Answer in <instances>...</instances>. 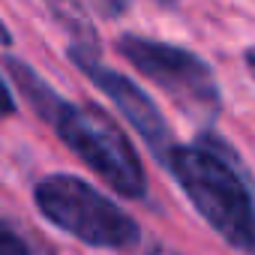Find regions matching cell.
Listing matches in <instances>:
<instances>
[{"label": "cell", "instance_id": "cell-8", "mask_svg": "<svg viewBox=\"0 0 255 255\" xmlns=\"http://www.w3.org/2000/svg\"><path fill=\"white\" fill-rule=\"evenodd\" d=\"M246 66H249V72L255 75V48H249V51H246Z\"/></svg>", "mask_w": 255, "mask_h": 255}, {"label": "cell", "instance_id": "cell-9", "mask_svg": "<svg viewBox=\"0 0 255 255\" xmlns=\"http://www.w3.org/2000/svg\"><path fill=\"white\" fill-rule=\"evenodd\" d=\"M9 42V30H6V24L0 21V45H6Z\"/></svg>", "mask_w": 255, "mask_h": 255}, {"label": "cell", "instance_id": "cell-6", "mask_svg": "<svg viewBox=\"0 0 255 255\" xmlns=\"http://www.w3.org/2000/svg\"><path fill=\"white\" fill-rule=\"evenodd\" d=\"M0 255H33L21 234H15L6 222H0Z\"/></svg>", "mask_w": 255, "mask_h": 255}, {"label": "cell", "instance_id": "cell-4", "mask_svg": "<svg viewBox=\"0 0 255 255\" xmlns=\"http://www.w3.org/2000/svg\"><path fill=\"white\" fill-rule=\"evenodd\" d=\"M117 51L129 60L144 78H150L156 87H162L183 111H189L198 120H213L222 108L219 84L210 72V66L180 48L147 36H123L117 42Z\"/></svg>", "mask_w": 255, "mask_h": 255}, {"label": "cell", "instance_id": "cell-3", "mask_svg": "<svg viewBox=\"0 0 255 255\" xmlns=\"http://www.w3.org/2000/svg\"><path fill=\"white\" fill-rule=\"evenodd\" d=\"M33 201L54 228L96 249H126L141 237L135 219L123 207L72 174L42 177L33 189Z\"/></svg>", "mask_w": 255, "mask_h": 255}, {"label": "cell", "instance_id": "cell-1", "mask_svg": "<svg viewBox=\"0 0 255 255\" xmlns=\"http://www.w3.org/2000/svg\"><path fill=\"white\" fill-rule=\"evenodd\" d=\"M201 219L234 249H255V180L234 150L204 132L198 144H174L162 159Z\"/></svg>", "mask_w": 255, "mask_h": 255}, {"label": "cell", "instance_id": "cell-7", "mask_svg": "<svg viewBox=\"0 0 255 255\" xmlns=\"http://www.w3.org/2000/svg\"><path fill=\"white\" fill-rule=\"evenodd\" d=\"M15 111V99H12V90H9V84L3 81V75H0V120L3 117H9Z\"/></svg>", "mask_w": 255, "mask_h": 255}, {"label": "cell", "instance_id": "cell-2", "mask_svg": "<svg viewBox=\"0 0 255 255\" xmlns=\"http://www.w3.org/2000/svg\"><path fill=\"white\" fill-rule=\"evenodd\" d=\"M45 123L54 126L60 141L87 165L93 168L117 195L144 198L147 174L144 165L126 138V132L96 105H75L60 96V102L48 111Z\"/></svg>", "mask_w": 255, "mask_h": 255}, {"label": "cell", "instance_id": "cell-10", "mask_svg": "<svg viewBox=\"0 0 255 255\" xmlns=\"http://www.w3.org/2000/svg\"><path fill=\"white\" fill-rule=\"evenodd\" d=\"M105 6H111V9H120V6H123V0H105Z\"/></svg>", "mask_w": 255, "mask_h": 255}, {"label": "cell", "instance_id": "cell-5", "mask_svg": "<svg viewBox=\"0 0 255 255\" xmlns=\"http://www.w3.org/2000/svg\"><path fill=\"white\" fill-rule=\"evenodd\" d=\"M69 57L75 60V66L117 105V111L129 120V126L144 138V144L159 156V159H165L168 156V150L174 147V141H171V129H168V123H165V117L159 114V108L153 105V99L132 81V78H126V75H120V72H114V69H108V66H102L99 63V57L93 54V51H84V48H72L69 51Z\"/></svg>", "mask_w": 255, "mask_h": 255}, {"label": "cell", "instance_id": "cell-11", "mask_svg": "<svg viewBox=\"0 0 255 255\" xmlns=\"http://www.w3.org/2000/svg\"><path fill=\"white\" fill-rule=\"evenodd\" d=\"M252 255H255V249H252Z\"/></svg>", "mask_w": 255, "mask_h": 255}]
</instances>
